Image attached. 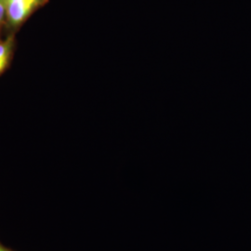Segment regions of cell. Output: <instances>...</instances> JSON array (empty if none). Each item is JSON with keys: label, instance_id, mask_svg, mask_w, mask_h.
<instances>
[{"label": "cell", "instance_id": "cell-4", "mask_svg": "<svg viewBox=\"0 0 251 251\" xmlns=\"http://www.w3.org/2000/svg\"><path fill=\"white\" fill-rule=\"evenodd\" d=\"M0 251H13L12 250L9 249L8 247H6L5 245H3L2 242L0 241Z\"/></svg>", "mask_w": 251, "mask_h": 251}, {"label": "cell", "instance_id": "cell-3", "mask_svg": "<svg viewBox=\"0 0 251 251\" xmlns=\"http://www.w3.org/2000/svg\"><path fill=\"white\" fill-rule=\"evenodd\" d=\"M6 14V0H0V24Z\"/></svg>", "mask_w": 251, "mask_h": 251}, {"label": "cell", "instance_id": "cell-1", "mask_svg": "<svg viewBox=\"0 0 251 251\" xmlns=\"http://www.w3.org/2000/svg\"><path fill=\"white\" fill-rule=\"evenodd\" d=\"M41 0H6V14L13 25L24 22Z\"/></svg>", "mask_w": 251, "mask_h": 251}, {"label": "cell", "instance_id": "cell-2", "mask_svg": "<svg viewBox=\"0 0 251 251\" xmlns=\"http://www.w3.org/2000/svg\"><path fill=\"white\" fill-rule=\"evenodd\" d=\"M9 55V45L7 43H0V73L6 67Z\"/></svg>", "mask_w": 251, "mask_h": 251}]
</instances>
